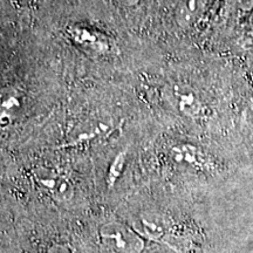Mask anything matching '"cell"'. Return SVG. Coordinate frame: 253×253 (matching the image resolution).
Segmentation results:
<instances>
[{"mask_svg": "<svg viewBox=\"0 0 253 253\" xmlns=\"http://www.w3.org/2000/svg\"><path fill=\"white\" fill-rule=\"evenodd\" d=\"M100 237L118 253H140L144 243L137 232L119 221H109L100 229Z\"/></svg>", "mask_w": 253, "mask_h": 253, "instance_id": "cell-1", "label": "cell"}, {"mask_svg": "<svg viewBox=\"0 0 253 253\" xmlns=\"http://www.w3.org/2000/svg\"><path fill=\"white\" fill-rule=\"evenodd\" d=\"M116 1L123 6H135L140 2V0H116Z\"/></svg>", "mask_w": 253, "mask_h": 253, "instance_id": "cell-10", "label": "cell"}, {"mask_svg": "<svg viewBox=\"0 0 253 253\" xmlns=\"http://www.w3.org/2000/svg\"><path fill=\"white\" fill-rule=\"evenodd\" d=\"M171 99L175 102L177 109L185 116L195 118L201 113L202 101L199 99L197 93L185 84H173L170 89Z\"/></svg>", "mask_w": 253, "mask_h": 253, "instance_id": "cell-3", "label": "cell"}, {"mask_svg": "<svg viewBox=\"0 0 253 253\" xmlns=\"http://www.w3.org/2000/svg\"><path fill=\"white\" fill-rule=\"evenodd\" d=\"M46 253H72L67 246L65 245H53L48 249Z\"/></svg>", "mask_w": 253, "mask_h": 253, "instance_id": "cell-9", "label": "cell"}, {"mask_svg": "<svg viewBox=\"0 0 253 253\" xmlns=\"http://www.w3.org/2000/svg\"><path fill=\"white\" fill-rule=\"evenodd\" d=\"M126 166V151H122V153H119L116 155V157L114 158V161L110 164L109 171H108V186L109 188H113L115 185V183L118 182V179L121 177L123 170H125Z\"/></svg>", "mask_w": 253, "mask_h": 253, "instance_id": "cell-7", "label": "cell"}, {"mask_svg": "<svg viewBox=\"0 0 253 253\" xmlns=\"http://www.w3.org/2000/svg\"><path fill=\"white\" fill-rule=\"evenodd\" d=\"M143 233L154 239H158L164 235V226L162 221L156 219V216H143L141 219Z\"/></svg>", "mask_w": 253, "mask_h": 253, "instance_id": "cell-6", "label": "cell"}, {"mask_svg": "<svg viewBox=\"0 0 253 253\" xmlns=\"http://www.w3.org/2000/svg\"><path fill=\"white\" fill-rule=\"evenodd\" d=\"M15 103H18V100L15 99L9 93H1L0 94V115H4L8 112V110L13 109L15 107Z\"/></svg>", "mask_w": 253, "mask_h": 253, "instance_id": "cell-8", "label": "cell"}, {"mask_svg": "<svg viewBox=\"0 0 253 253\" xmlns=\"http://www.w3.org/2000/svg\"><path fill=\"white\" fill-rule=\"evenodd\" d=\"M69 39L75 45L96 54H109L113 49V40L109 36L86 24H73L67 27Z\"/></svg>", "mask_w": 253, "mask_h": 253, "instance_id": "cell-2", "label": "cell"}, {"mask_svg": "<svg viewBox=\"0 0 253 253\" xmlns=\"http://www.w3.org/2000/svg\"><path fill=\"white\" fill-rule=\"evenodd\" d=\"M201 6V0H182L178 6V14L177 18L183 25H188L194 20L197 15V12Z\"/></svg>", "mask_w": 253, "mask_h": 253, "instance_id": "cell-5", "label": "cell"}, {"mask_svg": "<svg viewBox=\"0 0 253 253\" xmlns=\"http://www.w3.org/2000/svg\"><path fill=\"white\" fill-rule=\"evenodd\" d=\"M249 27L251 32L253 33V7H252V11H251V14H250L249 17Z\"/></svg>", "mask_w": 253, "mask_h": 253, "instance_id": "cell-11", "label": "cell"}, {"mask_svg": "<svg viewBox=\"0 0 253 253\" xmlns=\"http://www.w3.org/2000/svg\"><path fill=\"white\" fill-rule=\"evenodd\" d=\"M38 181L48 190L56 201L66 202L73 197V186L63 177H38Z\"/></svg>", "mask_w": 253, "mask_h": 253, "instance_id": "cell-4", "label": "cell"}]
</instances>
